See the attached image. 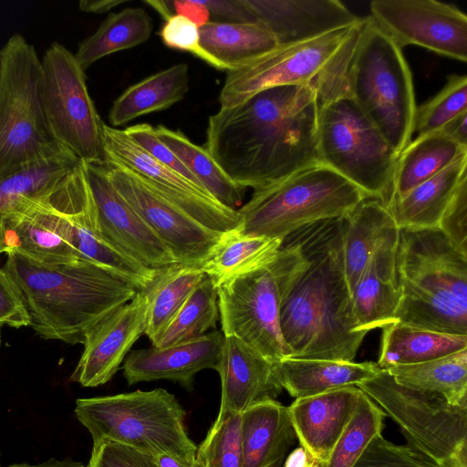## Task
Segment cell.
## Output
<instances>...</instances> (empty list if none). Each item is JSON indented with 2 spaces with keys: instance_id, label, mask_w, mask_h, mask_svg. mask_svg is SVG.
Here are the masks:
<instances>
[{
  "instance_id": "cell-1",
  "label": "cell",
  "mask_w": 467,
  "mask_h": 467,
  "mask_svg": "<svg viewBox=\"0 0 467 467\" xmlns=\"http://www.w3.org/2000/svg\"><path fill=\"white\" fill-rule=\"evenodd\" d=\"M317 112L314 87L265 89L211 115L203 146L235 184L258 190L321 163Z\"/></svg>"
},
{
  "instance_id": "cell-30",
  "label": "cell",
  "mask_w": 467,
  "mask_h": 467,
  "mask_svg": "<svg viewBox=\"0 0 467 467\" xmlns=\"http://www.w3.org/2000/svg\"><path fill=\"white\" fill-rule=\"evenodd\" d=\"M189 90V66L180 63L158 71L130 86L112 103L109 112L111 127L165 110L184 99Z\"/></svg>"
},
{
  "instance_id": "cell-44",
  "label": "cell",
  "mask_w": 467,
  "mask_h": 467,
  "mask_svg": "<svg viewBox=\"0 0 467 467\" xmlns=\"http://www.w3.org/2000/svg\"><path fill=\"white\" fill-rule=\"evenodd\" d=\"M199 26L181 14H173L159 31L163 44L173 49L191 53L218 69L217 64L201 46Z\"/></svg>"
},
{
  "instance_id": "cell-35",
  "label": "cell",
  "mask_w": 467,
  "mask_h": 467,
  "mask_svg": "<svg viewBox=\"0 0 467 467\" xmlns=\"http://www.w3.org/2000/svg\"><path fill=\"white\" fill-rule=\"evenodd\" d=\"M152 29V18L142 7H126L110 13L91 36L79 43L75 59L85 71L109 55L147 42Z\"/></svg>"
},
{
  "instance_id": "cell-48",
  "label": "cell",
  "mask_w": 467,
  "mask_h": 467,
  "mask_svg": "<svg viewBox=\"0 0 467 467\" xmlns=\"http://www.w3.org/2000/svg\"><path fill=\"white\" fill-rule=\"evenodd\" d=\"M31 321L21 293L11 277L0 268V325L20 328Z\"/></svg>"
},
{
  "instance_id": "cell-47",
  "label": "cell",
  "mask_w": 467,
  "mask_h": 467,
  "mask_svg": "<svg viewBox=\"0 0 467 467\" xmlns=\"http://www.w3.org/2000/svg\"><path fill=\"white\" fill-rule=\"evenodd\" d=\"M124 131L163 165L205 190L177 155L159 139L154 127L140 123L127 127Z\"/></svg>"
},
{
  "instance_id": "cell-42",
  "label": "cell",
  "mask_w": 467,
  "mask_h": 467,
  "mask_svg": "<svg viewBox=\"0 0 467 467\" xmlns=\"http://www.w3.org/2000/svg\"><path fill=\"white\" fill-rule=\"evenodd\" d=\"M464 110H467V77L451 75L439 93L416 108L414 131L418 136L437 131Z\"/></svg>"
},
{
  "instance_id": "cell-5",
  "label": "cell",
  "mask_w": 467,
  "mask_h": 467,
  "mask_svg": "<svg viewBox=\"0 0 467 467\" xmlns=\"http://www.w3.org/2000/svg\"><path fill=\"white\" fill-rule=\"evenodd\" d=\"M362 21L313 39L277 46L247 66L227 71L220 108L237 106L280 86L314 87L318 103L350 96L347 72Z\"/></svg>"
},
{
  "instance_id": "cell-51",
  "label": "cell",
  "mask_w": 467,
  "mask_h": 467,
  "mask_svg": "<svg viewBox=\"0 0 467 467\" xmlns=\"http://www.w3.org/2000/svg\"><path fill=\"white\" fill-rule=\"evenodd\" d=\"M284 467H323L322 464L315 459L302 446L295 449L287 456Z\"/></svg>"
},
{
  "instance_id": "cell-46",
  "label": "cell",
  "mask_w": 467,
  "mask_h": 467,
  "mask_svg": "<svg viewBox=\"0 0 467 467\" xmlns=\"http://www.w3.org/2000/svg\"><path fill=\"white\" fill-rule=\"evenodd\" d=\"M438 228L467 255V177L462 180L444 209Z\"/></svg>"
},
{
  "instance_id": "cell-15",
  "label": "cell",
  "mask_w": 467,
  "mask_h": 467,
  "mask_svg": "<svg viewBox=\"0 0 467 467\" xmlns=\"http://www.w3.org/2000/svg\"><path fill=\"white\" fill-rule=\"evenodd\" d=\"M105 165L128 169L148 180L159 192L202 225L224 233L239 224L237 210L218 202L207 191L163 165L124 130L103 123Z\"/></svg>"
},
{
  "instance_id": "cell-36",
  "label": "cell",
  "mask_w": 467,
  "mask_h": 467,
  "mask_svg": "<svg viewBox=\"0 0 467 467\" xmlns=\"http://www.w3.org/2000/svg\"><path fill=\"white\" fill-rule=\"evenodd\" d=\"M384 369L400 385L439 394L454 405H467V348L425 362Z\"/></svg>"
},
{
  "instance_id": "cell-20",
  "label": "cell",
  "mask_w": 467,
  "mask_h": 467,
  "mask_svg": "<svg viewBox=\"0 0 467 467\" xmlns=\"http://www.w3.org/2000/svg\"><path fill=\"white\" fill-rule=\"evenodd\" d=\"M223 340L222 330H215L170 347L132 350L125 358L121 368L123 375L129 385L169 379L192 390L199 371L216 370Z\"/></svg>"
},
{
  "instance_id": "cell-24",
  "label": "cell",
  "mask_w": 467,
  "mask_h": 467,
  "mask_svg": "<svg viewBox=\"0 0 467 467\" xmlns=\"http://www.w3.org/2000/svg\"><path fill=\"white\" fill-rule=\"evenodd\" d=\"M398 240L399 234L373 254L350 291L353 312L361 332L396 323L400 301L396 271Z\"/></svg>"
},
{
  "instance_id": "cell-3",
  "label": "cell",
  "mask_w": 467,
  "mask_h": 467,
  "mask_svg": "<svg viewBox=\"0 0 467 467\" xmlns=\"http://www.w3.org/2000/svg\"><path fill=\"white\" fill-rule=\"evenodd\" d=\"M2 269L18 287L30 327L44 339L83 344L88 331L138 289L84 259L48 265L9 251Z\"/></svg>"
},
{
  "instance_id": "cell-17",
  "label": "cell",
  "mask_w": 467,
  "mask_h": 467,
  "mask_svg": "<svg viewBox=\"0 0 467 467\" xmlns=\"http://www.w3.org/2000/svg\"><path fill=\"white\" fill-rule=\"evenodd\" d=\"M67 176L47 192L23 198L5 212L2 222L5 253L15 251L48 265L80 259L68 244L64 214Z\"/></svg>"
},
{
  "instance_id": "cell-27",
  "label": "cell",
  "mask_w": 467,
  "mask_h": 467,
  "mask_svg": "<svg viewBox=\"0 0 467 467\" xmlns=\"http://www.w3.org/2000/svg\"><path fill=\"white\" fill-rule=\"evenodd\" d=\"M399 232L388 206L379 199H365L346 216L344 262L350 291L373 254Z\"/></svg>"
},
{
  "instance_id": "cell-38",
  "label": "cell",
  "mask_w": 467,
  "mask_h": 467,
  "mask_svg": "<svg viewBox=\"0 0 467 467\" xmlns=\"http://www.w3.org/2000/svg\"><path fill=\"white\" fill-rule=\"evenodd\" d=\"M156 134L183 162L202 187L223 206L237 210L245 188L235 184L204 147L191 141L181 130L159 125Z\"/></svg>"
},
{
  "instance_id": "cell-8",
  "label": "cell",
  "mask_w": 467,
  "mask_h": 467,
  "mask_svg": "<svg viewBox=\"0 0 467 467\" xmlns=\"http://www.w3.org/2000/svg\"><path fill=\"white\" fill-rule=\"evenodd\" d=\"M294 234L286 236L267 265L217 287L219 319L224 337L234 336L275 363L291 357L280 327L282 302L306 266Z\"/></svg>"
},
{
  "instance_id": "cell-41",
  "label": "cell",
  "mask_w": 467,
  "mask_h": 467,
  "mask_svg": "<svg viewBox=\"0 0 467 467\" xmlns=\"http://www.w3.org/2000/svg\"><path fill=\"white\" fill-rule=\"evenodd\" d=\"M198 467H243L241 413L216 419L197 448Z\"/></svg>"
},
{
  "instance_id": "cell-4",
  "label": "cell",
  "mask_w": 467,
  "mask_h": 467,
  "mask_svg": "<svg viewBox=\"0 0 467 467\" xmlns=\"http://www.w3.org/2000/svg\"><path fill=\"white\" fill-rule=\"evenodd\" d=\"M396 271V322L467 335V255L440 228H400Z\"/></svg>"
},
{
  "instance_id": "cell-39",
  "label": "cell",
  "mask_w": 467,
  "mask_h": 467,
  "mask_svg": "<svg viewBox=\"0 0 467 467\" xmlns=\"http://www.w3.org/2000/svg\"><path fill=\"white\" fill-rule=\"evenodd\" d=\"M219 317L217 288L205 275L152 347L165 348L199 338L216 327Z\"/></svg>"
},
{
  "instance_id": "cell-31",
  "label": "cell",
  "mask_w": 467,
  "mask_h": 467,
  "mask_svg": "<svg viewBox=\"0 0 467 467\" xmlns=\"http://www.w3.org/2000/svg\"><path fill=\"white\" fill-rule=\"evenodd\" d=\"M465 153L467 147L440 130L418 136L399 154L389 203L404 196Z\"/></svg>"
},
{
  "instance_id": "cell-12",
  "label": "cell",
  "mask_w": 467,
  "mask_h": 467,
  "mask_svg": "<svg viewBox=\"0 0 467 467\" xmlns=\"http://www.w3.org/2000/svg\"><path fill=\"white\" fill-rule=\"evenodd\" d=\"M317 143L322 164L388 205L399 155L350 96L318 103Z\"/></svg>"
},
{
  "instance_id": "cell-53",
  "label": "cell",
  "mask_w": 467,
  "mask_h": 467,
  "mask_svg": "<svg viewBox=\"0 0 467 467\" xmlns=\"http://www.w3.org/2000/svg\"><path fill=\"white\" fill-rule=\"evenodd\" d=\"M8 467H86L82 462L72 459H56L51 458L37 464H30L28 462L15 463Z\"/></svg>"
},
{
  "instance_id": "cell-28",
  "label": "cell",
  "mask_w": 467,
  "mask_h": 467,
  "mask_svg": "<svg viewBox=\"0 0 467 467\" xmlns=\"http://www.w3.org/2000/svg\"><path fill=\"white\" fill-rule=\"evenodd\" d=\"M199 30L201 46L219 70L242 68L278 46L275 36L259 22L208 21Z\"/></svg>"
},
{
  "instance_id": "cell-11",
  "label": "cell",
  "mask_w": 467,
  "mask_h": 467,
  "mask_svg": "<svg viewBox=\"0 0 467 467\" xmlns=\"http://www.w3.org/2000/svg\"><path fill=\"white\" fill-rule=\"evenodd\" d=\"M357 387L399 425L410 447L441 467H467V405L400 385L383 368Z\"/></svg>"
},
{
  "instance_id": "cell-14",
  "label": "cell",
  "mask_w": 467,
  "mask_h": 467,
  "mask_svg": "<svg viewBox=\"0 0 467 467\" xmlns=\"http://www.w3.org/2000/svg\"><path fill=\"white\" fill-rule=\"evenodd\" d=\"M106 167L119 194L169 247L178 263L201 267L223 233L200 223L142 176L120 166Z\"/></svg>"
},
{
  "instance_id": "cell-55",
  "label": "cell",
  "mask_w": 467,
  "mask_h": 467,
  "mask_svg": "<svg viewBox=\"0 0 467 467\" xmlns=\"http://www.w3.org/2000/svg\"><path fill=\"white\" fill-rule=\"evenodd\" d=\"M0 346H1V334H0Z\"/></svg>"
},
{
  "instance_id": "cell-19",
  "label": "cell",
  "mask_w": 467,
  "mask_h": 467,
  "mask_svg": "<svg viewBox=\"0 0 467 467\" xmlns=\"http://www.w3.org/2000/svg\"><path fill=\"white\" fill-rule=\"evenodd\" d=\"M147 300L142 290L123 306L113 310L85 337L82 355L70 380L83 387L109 382L118 372L130 348L145 334Z\"/></svg>"
},
{
  "instance_id": "cell-34",
  "label": "cell",
  "mask_w": 467,
  "mask_h": 467,
  "mask_svg": "<svg viewBox=\"0 0 467 467\" xmlns=\"http://www.w3.org/2000/svg\"><path fill=\"white\" fill-rule=\"evenodd\" d=\"M81 161L66 147L0 178V254L5 253L3 217L17 201L56 187Z\"/></svg>"
},
{
  "instance_id": "cell-33",
  "label": "cell",
  "mask_w": 467,
  "mask_h": 467,
  "mask_svg": "<svg viewBox=\"0 0 467 467\" xmlns=\"http://www.w3.org/2000/svg\"><path fill=\"white\" fill-rule=\"evenodd\" d=\"M282 240L242 234L237 227L224 232L212 255L201 266L216 288L222 284L269 265Z\"/></svg>"
},
{
  "instance_id": "cell-2",
  "label": "cell",
  "mask_w": 467,
  "mask_h": 467,
  "mask_svg": "<svg viewBox=\"0 0 467 467\" xmlns=\"http://www.w3.org/2000/svg\"><path fill=\"white\" fill-rule=\"evenodd\" d=\"M345 230L339 217L293 233L306 263L280 309L291 358L353 361L367 335L358 330L346 278Z\"/></svg>"
},
{
  "instance_id": "cell-50",
  "label": "cell",
  "mask_w": 467,
  "mask_h": 467,
  "mask_svg": "<svg viewBox=\"0 0 467 467\" xmlns=\"http://www.w3.org/2000/svg\"><path fill=\"white\" fill-rule=\"evenodd\" d=\"M439 130L460 145L467 147V110L451 119Z\"/></svg>"
},
{
  "instance_id": "cell-7",
  "label": "cell",
  "mask_w": 467,
  "mask_h": 467,
  "mask_svg": "<svg viewBox=\"0 0 467 467\" xmlns=\"http://www.w3.org/2000/svg\"><path fill=\"white\" fill-rule=\"evenodd\" d=\"M74 411L93 443L112 441L196 465L197 447L184 426L186 412L166 389L78 399Z\"/></svg>"
},
{
  "instance_id": "cell-22",
  "label": "cell",
  "mask_w": 467,
  "mask_h": 467,
  "mask_svg": "<svg viewBox=\"0 0 467 467\" xmlns=\"http://www.w3.org/2000/svg\"><path fill=\"white\" fill-rule=\"evenodd\" d=\"M216 371L222 389L217 419L242 413L260 401L275 400L283 389L275 363L234 336L224 337Z\"/></svg>"
},
{
  "instance_id": "cell-21",
  "label": "cell",
  "mask_w": 467,
  "mask_h": 467,
  "mask_svg": "<svg viewBox=\"0 0 467 467\" xmlns=\"http://www.w3.org/2000/svg\"><path fill=\"white\" fill-rule=\"evenodd\" d=\"M255 22L278 46L313 39L358 24L361 18L337 0H244Z\"/></svg>"
},
{
  "instance_id": "cell-29",
  "label": "cell",
  "mask_w": 467,
  "mask_h": 467,
  "mask_svg": "<svg viewBox=\"0 0 467 467\" xmlns=\"http://www.w3.org/2000/svg\"><path fill=\"white\" fill-rule=\"evenodd\" d=\"M467 177V153L387 206L399 228L438 227L458 185Z\"/></svg>"
},
{
  "instance_id": "cell-43",
  "label": "cell",
  "mask_w": 467,
  "mask_h": 467,
  "mask_svg": "<svg viewBox=\"0 0 467 467\" xmlns=\"http://www.w3.org/2000/svg\"><path fill=\"white\" fill-rule=\"evenodd\" d=\"M353 467H441L409 445H397L378 434Z\"/></svg>"
},
{
  "instance_id": "cell-54",
  "label": "cell",
  "mask_w": 467,
  "mask_h": 467,
  "mask_svg": "<svg viewBox=\"0 0 467 467\" xmlns=\"http://www.w3.org/2000/svg\"><path fill=\"white\" fill-rule=\"evenodd\" d=\"M155 459L160 467H198L197 465L192 466L182 463L180 461L165 454L157 455L155 456Z\"/></svg>"
},
{
  "instance_id": "cell-16",
  "label": "cell",
  "mask_w": 467,
  "mask_h": 467,
  "mask_svg": "<svg viewBox=\"0 0 467 467\" xmlns=\"http://www.w3.org/2000/svg\"><path fill=\"white\" fill-rule=\"evenodd\" d=\"M370 17L400 47L414 45L467 61V16L435 0H373Z\"/></svg>"
},
{
  "instance_id": "cell-49",
  "label": "cell",
  "mask_w": 467,
  "mask_h": 467,
  "mask_svg": "<svg viewBox=\"0 0 467 467\" xmlns=\"http://www.w3.org/2000/svg\"><path fill=\"white\" fill-rule=\"evenodd\" d=\"M201 4L209 15L221 17L225 22H255L244 0H206L201 1Z\"/></svg>"
},
{
  "instance_id": "cell-6",
  "label": "cell",
  "mask_w": 467,
  "mask_h": 467,
  "mask_svg": "<svg viewBox=\"0 0 467 467\" xmlns=\"http://www.w3.org/2000/svg\"><path fill=\"white\" fill-rule=\"evenodd\" d=\"M350 97L399 155L414 132L412 76L400 47L363 18L347 72Z\"/></svg>"
},
{
  "instance_id": "cell-13",
  "label": "cell",
  "mask_w": 467,
  "mask_h": 467,
  "mask_svg": "<svg viewBox=\"0 0 467 467\" xmlns=\"http://www.w3.org/2000/svg\"><path fill=\"white\" fill-rule=\"evenodd\" d=\"M42 101L55 140L85 162L104 163L101 120L74 54L52 43L41 59Z\"/></svg>"
},
{
  "instance_id": "cell-56",
  "label": "cell",
  "mask_w": 467,
  "mask_h": 467,
  "mask_svg": "<svg viewBox=\"0 0 467 467\" xmlns=\"http://www.w3.org/2000/svg\"><path fill=\"white\" fill-rule=\"evenodd\" d=\"M0 467H1V465H0Z\"/></svg>"
},
{
  "instance_id": "cell-25",
  "label": "cell",
  "mask_w": 467,
  "mask_h": 467,
  "mask_svg": "<svg viewBox=\"0 0 467 467\" xmlns=\"http://www.w3.org/2000/svg\"><path fill=\"white\" fill-rule=\"evenodd\" d=\"M243 467H280L296 438L288 408L275 400L241 413Z\"/></svg>"
},
{
  "instance_id": "cell-37",
  "label": "cell",
  "mask_w": 467,
  "mask_h": 467,
  "mask_svg": "<svg viewBox=\"0 0 467 467\" xmlns=\"http://www.w3.org/2000/svg\"><path fill=\"white\" fill-rule=\"evenodd\" d=\"M205 274L201 267L176 264L159 269L142 291L147 300L145 335L151 344L173 319Z\"/></svg>"
},
{
  "instance_id": "cell-10",
  "label": "cell",
  "mask_w": 467,
  "mask_h": 467,
  "mask_svg": "<svg viewBox=\"0 0 467 467\" xmlns=\"http://www.w3.org/2000/svg\"><path fill=\"white\" fill-rule=\"evenodd\" d=\"M62 147L46 120L41 60L15 34L0 50V178Z\"/></svg>"
},
{
  "instance_id": "cell-26",
  "label": "cell",
  "mask_w": 467,
  "mask_h": 467,
  "mask_svg": "<svg viewBox=\"0 0 467 467\" xmlns=\"http://www.w3.org/2000/svg\"><path fill=\"white\" fill-rule=\"evenodd\" d=\"M275 368L282 388L296 399L357 386L380 369L374 362L291 358L275 362Z\"/></svg>"
},
{
  "instance_id": "cell-52",
  "label": "cell",
  "mask_w": 467,
  "mask_h": 467,
  "mask_svg": "<svg viewBox=\"0 0 467 467\" xmlns=\"http://www.w3.org/2000/svg\"><path fill=\"white\" fill-rule=\"evenodd\" d=\"M126 3L127 1L121 0H82L78 3V7L83 12L103 14Z\"/></svg>"
},
{
  "instance_id": "cell-45",
  "label": "cell",
  "mask_w": 467,
  "mask_h": 467,
  "mask_svg": "<svg viewBox=\"0 0 467 467\" xmlns=\"http://www.w3.org/2000/svg\"><path fill=\"white\" fill-rule=\"evenodd\" d=\"M87 467H160L155 457L112 441L93 443Z\"/></svg>"
},
{
  "instance_id": "cell-9",
  "label": "cell",
  "mask_w": 467,
  "mask_h": 467,
  "mask_svg": "<svg viewBox=\"0 0 467 467\" xmlns=\"http://www.w3.org/2000/svg\"><path fill=\"white\" fill-rule=\"evenodd\" d=\"M368 197L342 175L319 163L254 190L240 209L238 230L284 240L312 223L346 217Z\"/></svg>"
},
{
  "instance_id": "cell-32",
  "label": "cell",
  "mask_w": 467,
  "mask_h": 467,
  "mask_svg": "<svg viewBox=\"0 0 467 467\" xmlns=\"http://www.w3.org/2000/svg\"><path fill=\"white\" fill-rule=\"evenodd\" d=\"M382 329L377 364L383 369L421 363L467 348V335L441 333L399 322Z\"/></svg>"
},
{
  "instance_id": "cell-23",
  "label": "cell",
  "mask_w": 467,
  "mask_h": 467,
  "mask_svg": "<svg viewBox=\"0 0 467 467\" xmlns=\"http://www.w3.org/2000/svg\"><path fill=\"white\" fill-rule=\"evenodd\" d=\"M361 394L358 387L348 386L296 399L287 407L301 446L322 466L352 419Z\"/></svg>"
},
{
  "instance_id": "cell-18",
  "label": "cell",
  "mask_w": 467,
  "mask_h": 467,
  "mask_svg": "<svg viewBox=\"0 0 467 467\" xmlns=\"http://www.w3.org/2000/svg\"><path fill=\"white\" fill-rule=\"evenodd\" d=\"M83 165L102 237L150 269L179 264L169 247L114 187L106 165L85 161Z\"/></svg>"
},
{
  "instance_id": "cell-40",
  "label": "cell",
  "mask_w": 467,
  "mask_h": 467,
  "mask_svg": "<svg viewBox=\"0 0 467 467\" xmlns=\"http://www.w3.org/2000/svg\"><path fill=\"white\" fill-rule=\"evenodd\" d=\"M384 412L363 391L356 411L323 467H353L369 442L381 434Z\"/></svg>"
}]
</instances>
